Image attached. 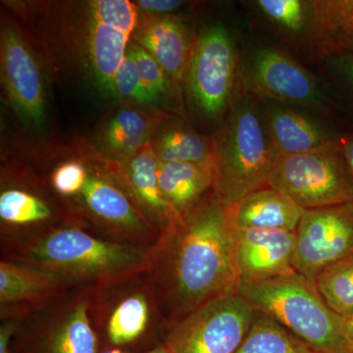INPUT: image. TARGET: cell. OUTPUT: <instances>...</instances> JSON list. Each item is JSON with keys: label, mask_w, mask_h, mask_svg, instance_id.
I'll use <instances>...</instances> for the list:
<instances>
[{"label": "cell", "mask_w": 353, "mask_h": 353, "mask_svg": "<svg viewBox=\"0 0 353 353\" xmlns=\"http://www.w3.org/2000/svg\"><path fill=\"white\" fill-rule=\"evenodd\" d=\"M104 353H129L122 352V350H119V348H113V350H108V352H105ZM143 353H170L169 352L168 348L166 347V345L163 343L161 345H158L157 347L152 348L150 352H143Z\"/></svg>", "instance_id": "8d00e7d4"}, {"label": "cell", "mask_w": 353, "mask_h": 353, "mask_svg": "<svg viewBox=\"0 0 353 353\" xmlns=\"http://www.w3.org/2000/svg\"><path fill=\"white\" fill-rule=\"evenodd\" d=\"M245 85L253 94L290 103H319L317 81L283 51L263 48L255 53L245 73Z\"/></svg>", "instance_id": "8fae6325"}, {"label": "cell", "mask_w": 353, "mask_h": 353, "mask_svg": "<svg viewBox=\"0 0 353 353\" xmlns=\"http://www.w3.org/2000/svg\"><path fill=\"white\" fill-rule=\"evenodd\" d=\"M227 206L236 229L296 232L303 212L296 202L270 187L253 192Z\"/></svg>", "instance_id": "e0dca14e"}, {"label": "cell", "mask_w": 353, "mask_h": 353, "mask_svg": "<svg viewBox=\"0 0 353 353\" xmlns=\"http://www.w3.org/2000/svg\"><path fill=\"white\" fill-rule=\"evenodd\" d=\"M128 50L131 53L132 59L136 63L143 88H145L153 101H157L167 90L168 78L164 70L157 60L136 41H131Z\"/></svg>", "instance_id": "f1b7e54d"}, {"label": "cell", "mask_w": 353, "mask_h": 353, "mask_svg": "<svg viewBox=\"0 0 353 353\" xmlns=\"http://www.w3.org/2000/svg\"><path fill=\"white\" fill-rule=\"evenodd\" d=\"M159 163L150 141L131 157L110 166L111 175L118 179L124 192L158 234L178 219L160 189Z\"/></svg>", "instance_id": "9a60e30c"}, {"label": "cell", "mask_w": 353, "mask_h": 353, "mask_svg": "<svg viewBox=\"0 0 353 353\" xmlns=\"http://www.w3.org/2000/svg\"><path fill=\"white\" fill-rule=\"evenodd\" d=\"M331 57H333V67L336 75L353 102V53L341 51Z\"/></svg>", "instance_id": "1f68e13d"}, {"label": "cell", "mask_w": 353, "mask_h": 353, "mask_svg": "<svg viewBox=\"0 0 353 353\" xmlns=\"http://www.w3.org/2000/svg\"><path fill=\"white\" fill-rule=\"evenodd\" d=\"M268 187L303 209L353 201V179L338 141L303 154L278 155Z\"/></svg>", "instance_id": "5b68a950"}, {"label": "cell", "mask_w": 353, "mask_h": 353, "mask_svg": "<svg viewBox=\"0 0 353 353\" xmlns=\"http://www.w3.org/2000/svg\"><path fill=\"white\" fill-rule=\"evenodd\" d=\"M134 3L143 12L155 16H169L185 6V2L179 0H139Z\"/></svg>", "instance_id": "d6a6232c"}, {"label": "cell", "mask_w": 353, "mask_h": 353, "mask_svg": "<svg viewBox=\"0 0 353 353\" xmlns=\"http://www.w3.org/2000/svg\"><path fill=\"white\" fill-rule=\"evenodd\" d=\"M112 94L119 95L123 99H131L139 103L153 102V99L141 83L138 69L129 50L127 51L126 57L116 74Z\"/></svg>", "instance_id": "f546056e"}, {"label": "cell", "mask_w": 353, "mask_h": 353, "mask_svg": "<svg viewBox=\"0 0 353 353\" xmlns=\"http://www.w3.org/2000/svg\"><path fill=\"white\" fill-rule=\"evenodd\" d=\"M315 284L334 312L345 319L353 316V255L322 272Z\"/></svg>", "instance_id": "484cf974"}, {"label": "cell", "mask_w": 353, "mask_h": 353, "mask_svg": "<svg viewBox=\"0 0 353 353\" xmlns=\"http://www.w3.org/2000/svg\"><path fill=\"white\" fill-rule=\"evenodd\" d=\"M308 26L321 54L343 51L353 34V0L310 1Z\"/></svg>", "instance_id": "44dd1931"}, {"label": "cell", "mask_w": 353, "mask_h": 353, "mask_svg": "<svg viewBox=\"0 0 353 353\" xmlns=\"http://www.w3.org/2000/svg\"><path fill=\"white\" fill-rule=\"evenodd\" d=\"M0 46L2 81L14 109L23 119L41 126L46 118V101L36 58L12 26L2 29Z\"/></svg>", "instance_id": "7c38bea8"}, {"label": "cell", "mask_w": 353, "mask_h": 353, "mask_svg": "<svg viewBox=\"0 0 353 353\" xmlns=\"http://www.w3.org/2000/svg\"><path fill=\"white\" fill-rule=\"evenodd\" d=\"M234 353H319L270 316L255 310L245 340Z\"/></svg>", "instance_id": "d4e9b609"}, {"label": "cell", "mask_w": 353, "mask_h": 353, "mask_svg": "<svg viewBox=\"0 0 353 353\" xmlns=\"http://www.w3.org/2000/svg\"><path fill=\"white\" fill-rule=\"evenodd\" d=\"M160 120L159 116L145 115L132 109L121 110L106 126V146L119 161L127 159L150 143L153 129Z\"/></svg>", "instance_id": "603a6c76"}, {"label": "cell", "mask_w": 353, "mask_h": 353, "mask_svg": "<svg viewBox=\"0 0 353 353\" xmlns=\"http://www.w3.org/2000/svg\"><path fill=\"white\" fill-rule=\"evenodd\" d=\"M12 260L62 276L74 285L99 288L145 274L148 248L97 238L78 227H61L21 240Z\"/></svg>", "instance_id": "7a4b0ae2"}, {"label": "cell", "mask_w": 353, "mask_h": 353, "mask_svg": "<svg viewBox=\"0 0 353 353\" xmlns=\"http://www.w3.org/2000/svg\"><path fill=\"white\" fill-rule=\"evenodd\" d=\"M51 210L38 196L22 190H7L0 194V218L13 226L39 224L50 219Z\"/></svg>", "instance_id": "4316f807"}, {"label": "cell", "mask_w": 353, "mask_h": 353, "mask_svg": "<svg viewBox=\"0 0 353 353\" xmlns=\"http://www.w3.org/2000/svg\"><path fill=\"white\" fill-rule=\"evenodd\" d=\"M353 255V201L303 209L296 231L294 268L314 281L322 272Z\"/></svg>", "instance_id": "ba28073f"}, {"label": "cell", "mask_w": 353, "mask_h": 353, "mask_svg": "<svg viewBox=\"0 0 353 353\" xmlns=\"http://www.w3.org/2000/svg\"><path fill=\"white\" fill-rule=\"evenodd\" d=\"M138 23L134 2L94 0L90 3L88 55L99 87L108 94H113L116 74L126 57Z\"/></svg>", "instance_id": "9c48e42d"}, {"label": "cell", "mask_w": 353, "mask_h": 353, "mask_svg": "<svg viewBox=\"0 0 353 353\" xmlns=\"http://www.w3.org/2000/svg\"><path fill=\"white\" fill-rule=\"evenodd\" d=\"M18 323L15 320L6 321L0 328V353H12L11 341L17 330Z\"/></svg>", "instance_id": "836d02e7"}, {"label": "cell", "mask_w": 353, "mask_h": 353, "mask_svg": "<svg viewBox=\"0 0 353 353\" xmlns=\"http://www.w3.org/2000/svg\"><path fill=\"white\" fill-rule=\"evenodd\" d=\"M254 314V308L238 292H229L169 327L164 345L170 353H234Z\"/></svg>", "instance_id": "8992f818"}, {"label": "cell", "mask_w": 353, "mask_h": 353, "mask_svg": "<svg viewBox=\"0 0 353 353\" xmlns=\"http://www.w3.org/2000/svg\"><path fill=\"white\" fill-rule=\"evenodd\" d=\"M234 254L239 281L259 282L292 275L296 273V232L236 229Z\"/></svg>", "instance_id": "5bb4252c"}, {"label": "cell", "mask_w": 353, "mask_h": 353, "mask_svg": "<svg viewBox=\"0 0 353 353\" xmlns=\"http://www.w3.org/2000/svg\"><path fill=\"white\" fill-rule=\"evenodd\" d=\"M341 150L345 154V160L350 168V174L353 179V134H348L340 141Z\"/></svg>", "instance_id": "e575fe53"}, {"label": "cell", "mask_w": 353, "mask_h": 353, "mask_svg": "<svg viewBox=\"0 0 353 353\" xmlns=\"http://www.w3.org/2000/svg\"><path fill=\"white\" fill-rule=\"evenodd\" d=\"M159 162H189L214 169V139L188 130L169 129L152 143Z\"/></svg>", "instance_id": "cb8c5ba5"}, {"label": "cell", "mask_w": 353, "mask_h": 353, "mask_svg": "<svg viewBox=\"0 0 353 353\" xmlns=\"http://www.w3.org/2000/svg\"><path fill=\"white\" fill-rule=\"evenodd\" d=\"M90 310L85 294L59 304L26 334L22 353H97Z\"/></svg>", "instance_id": "30bf717a"}, {"label": "cell", "mask_w": 353, "mask_h": 353, "mask_svg": "<svg viewBox=\"0 0 353 353\" xmlns=\"http://www.w3.org/2000/svg\"><path fill=\"white\" fill-rule=\"evenodd\" d=\"M72 285L62 276L39 267L15 260L0 262L1 306L19 303L43 305L63 296Z\"/></svg>", "instance_id": "ac0fdd59"}, {"label": "cell", "mask_w": 353, "mask_h": 353, "mask_svg": "<svg viewBox=\"0 0 353 353\" xmlns=\"http://www.w3.org/2000/svg\"><path fill=\"white\" fill-rule=\"evenodd\" d=\"M80 194L90 215L116 236L136 245L148 239L157 240L159 234L157 230L106 174L88 170L87 181Z\"/></svg>", "instance_id": "4fadbf2b"}, {"label": "cell", "mask_w": 353, "mask_h": 353, "mask_svg": "<svg viewBox=\"0 0 353 353\" xmlns=\"http://www.w3.org/2000/svg\"><path fill=\"white\" fill-rule=\"evenodd\" d=\"M239 65L233 39L223 26L205 30L194 44L187 71L192 101L208 117L230 108L239 85Z\"/></svg>", "instance_id": "52a82bcc"}, {"label": "cell", "mask_w": 353, "mask_h": 353, "mask_svg": "<svg viewBox=\"0 0 353 353\" xmlns=\"http://www.w3.org/2000/svg\"><path fill=\"white\" fill-rule=\"evenodd\" d=\"M343 51H350V52L353 53V34L352 36L350 37V39H348L347 46H345V50Z\"/></svg>", "instance_id": "74e56055"}, {"label": "cell", "mask_w": 353, "mask_h": 353, "mask_svg": "<svg viewBox=\"0 0 353 353\" xmlns=\"http://www.w3.org/2000/svg\"><path fill=\"white\" fill-rule=\"evenodd\" d=\"M152 292L145 289L132 290L118 299L108 311L105 333L112 345H128L145 333L150 319Z\"/></svg>", "instance_id": "7402d4cb"}, {"label": "cell", "mask_w": 353, "mask_h": 353, "mask_svg": "<svg viewBox=\"0 0 353 353\" xmlns=\"http://www.w3.org/2000/svg\"><path fill=\"white\" fill-rule=\"evenodd\" d=\"M257 6L273 22L292 32L308 26L310 1L301 0H259Z\"/></svg>", "instance_id": "83f0119b"}, {"label": "cell", "mask_w": 353, "mask_h": 353, "mask_svg": "<svg viewBox=\"0 0 353 353\" xmlns=\"http://www.w3.org/2000/svg\"><path fill=\"white\" fill-rule=\"evenodd\" d=\"M87 176L88 169L81 162L69 161L58 167L51 182L60 194L73 196L82 192Z\"/></svg>", "instance_id": "4dcf8cb0"}, {"label": "cell", "mask_w": 353, "mask_h": 353, "mask_svg": "<svg viewBox=\"0 0 353 353\" xmlns=\"http://www.w3.org/2000/svg\"><path fill=\"white\" fill-rule=\"evenodd\" d=\"M132 38L157 60L168 80L176 85L182 83L194 50L182 21L171 16L143 15Z\"/></svg>", "instance_id": "2e32d148"}, {"label": "cell", "mask_w": 353, "mask_h": 353, "mask_svg": "<svg viewBox=\"0 0 353 353\" xmlns=\"http://www.w3.org/2000/svg\"><path fill=\"white\" fill-rule=\"evenodd\" d=\"M158 181L165 201L179 218L214 192V169L189 162H160Z\"/></svg>", "instance_id": "d6986e66"}, {"label": "cell", "mask_w": 353, "mask_h": 353, "mask_svg": "<svg viewBox=\"0 0 353 353\" xmlns=\"http://www.w3.org/2000/svg\"><path fill=\"white\" fill-rule=\"evenodd\" d=\"M236 292L319 353H350L345 318L326 303L314 281L299 273L259 282L239 281Z\"/></svg>", "instance_id": "3957f363"}, {"label": "cell", "mask_w": 353, "mask_h": 353, "mask_svg": "<svg viewBox=\"0 0 353 353\" xmlns=\"http://www.w3.org/2000/svg\"><path fill=\"white\" fill-rule=\"evenodd\" d=\"M236 229L214 192L174 221L148 248L145 275L155 309L168 327L236 292Z\"/></svg>", "instance_id": "6da1fadb"}, {"label": "cell", "mask_w": 353, "mask_h": 353, "mask_svg": "<svg viewBox=\"0 0 353 353\" xmlns=\"http://www.w3.org/2000/svg\"><path fill=\"white\" fill-rule=\"evenodd\" d=\"M267 126L279 155H296L331 145L336 139L303 114L289 108L267 109Z\"/></svg>", "instance_id": "ffe728a7"}, {"label": "cell", "mask_w": 353, "mask_h": 353, "mask_svg": "<svg viewBox=\"0 0 353 353\" xmlns=\"http://www.w3.org/2000/svg\"><path fill=\"white\" fill-rule=\"evenodd\" d=\"M214 143V194L222 203L268 187L279 154L252 103L234 106Z\"/></svg>", "instance_id": "277c9868"}, {"label": "cell", "mask_w": 353, "mask_h": 353, "mask_svg": "<svg viewBox=\"0 0 353 353\" xmlns=\"http://www.w3.org/2000/svg\"><path fill=\"white\" fill-rule=\"evenodd\" d=\"M345 336H347L350 353H353V316L345 319Z\"/></svg>", "instance_id": "d590c367"}]
</instances>
